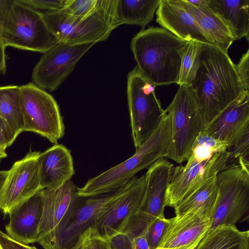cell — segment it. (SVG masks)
I'll return each instance as SVG.
<instances>
[{
  "label": "cell",
  "mask_w": 249,
  "mask_h": 249,
  "mask_svg": "<svg viewBox=\"0 0 249 249\" xmlns=\"http://www.w3.org/2000/svg\"><path fill=\"white\" fill-rule=\"evenodd\" d=\"M77 189L70 180L60 187L43 189L37 241L40 245L53 239L64 229L75 208Z\"/></svg>",
  "instance_id": "cell-15"
},
{
  "label": "cell",
  "mask_w": 249,
  "mask_h": 249,
  "mask_svg": "<svg viewBox=\"0 0 249 249\" xmlns=\"http://www.w3.org/2000/svg\"><path fill=\"white\" fill-rule=\"evenodd\" d=\"M129 181L108 193L88 197L78 196L75 208L64 229L53 239L40 245L44 249H79L99 219L127 191Z\"/></svg>",
  "instance_id": "cell-7"
},
{
  "label": "cell",
  "mask_w": 249,
  "mask_h": 249,
  "mask_svg": "<svg viewBox=\"0 0 249 249\" xmlns=\"http://www.w3.org/2000/svg\"><path fill=\"white\" fill-rule=\"evenodd\" d=\"M228 144L211 136L205 129L196 138L187 159V164L199 163L211 159L214 155L227 151Z\"/></svg>",
  "instance_id": "cell-28"
},
{
  "label": "cell",
  "mask_w": 249,
  "mask_h": 249,
  "mask_svg": "<svg viewBox=\"0 0 249 249\" xmlns=\"http://www.w3.org/2000/svg\"><path fill=\"white\" fill-rule=\"evenodd\" d=\"M213 218L197 211L166 219L158 248H177L194 242L210 230Z\"/></svg>",
  "instance_id": "cell-19"
},
{
  "label": "cell",
  "mask_w": 249,
  "mask_h": 249,
  "mask_svg": "<svg viewBox=\"0 0 249 249\" xmlns=\"http://www.w3.org/2000/svg\"><path fill=\"white\" fill-rule=\"evenodd\" d=\"M160 0H116L114 22L136 25L144 28L154 18Z\"/></svg>",
  "instance_id": "cell-25"
},
{
  "label": "cell",
  "mask_w": 249,
  "mask_h": 249,
  "mask_svg": "<svg viewBox=\"0 0 249 249\" xmlns=\"http://www.w3.org/2000/svg\"><path fill=\"white\" fill-rule=\"evenodd\" d=\"M101 2L102 0H68L63 10L73 16L84 17L96 10Z\"/></svg>",
  "instance_id": "cell-30"
},
{
  "label": "cell",
  "mask_w": 249,
  "mask_h": 249,
  "mask_svg": "<svg viewBox=\"0 0 249 249\" xmlns=\"http://www.w3.org/2000/svg\"><path fill=\"white\" fill-rule=\"evenodd\" d=\"M0 249H37L13 239L0 229Z\"/></svg>",
  "instance_id": "cell-35"
},
{
  "label": "cell",
  "mask_w": 249,
  "mask_h": 249,
  "mask_svg": "<svg viewBox=\"0 0 249 249\" xmlns=\"http://www.w3.org/2000/svg\"><path fill=\"white\" fill-rule=\"evenodd\" d=\"M202 44L196 41L188 42L182 56L178 85L192 84L198 68Z\"/></svg>",
  "instance_id": "cell-29"
},
{
  "label": "cell",
  "mask_w": 249,
  "mask_h": 249,
  "mask_svg": "<svg viewBox=\"0 0 249 249\" xmlns=\"http://www.w3.org/2000/svg\"><path fill=\"white\" fill-rule=\"evenodd\" d=\"M71 151L63 144H55L39 158L40 184L42 189L60 187L74 174Z\"/></svg>",
  "instance_id": "cell-21"
},
{
  "label": "cell",
  "mask_w": 249,
  "mask_h": 249,
  "mask_svg": "<svg viewBox=\"0 0 249 249\" xmlns=\"http://www.w3.org/2000/svg\"><path fill=\"white\" fill-rule=\"evenodd\" d=\"M42 190L9 214L6 233L18 242L28 245L38 241L42 212Z\"/></svg>",
  "instance_id": "cell-20"
},
{
  "label": "cell",
  "mask_w": 249,
  "mask_h": 249,
  "mask_svg": "<svg viewBox=\"0 0 249 249\" xmlns=\"http://www.w3.org/2000/svg\"><path fill=\"white\" fill-rule=\"evenodd\" d=\"M194 249H249V231L220 225L208 231Z\"/></svg>",
  "instance_id": "cell-26"
},
{
  "label": "cell",
  "mask_w": 249,
  "mask_h": 249,
  "mask_svg": "<svg viewBox=\"0 0 249 249\" xmlns=\"http://www.w3.org/2000/svg\"><path fill=\"white\" fill-rule=\"evenodd\" d=\"M132 249H150L146 233L135 237L132 240Z\"/></svg>",
  "instance_id": "cell-38"
},
{
  "label": "cell",
  "mask_w": 249,
  "mask_h": 249,
  "mask_svg": "<svg viewBox=\"0 0 249 249\" xmlns=\"http://www.w3.org/2000/svg\"><path fill=\"white\" fill-rule=\"evenodd\" d=\"M132 240L126 233L119 232L108 241L111 249H132Z\"/></svg>",
  "instance_id": "cell-34"
},
{
  "label": "cell",
  "mask_w": 249,
  "mask_h": 249,
  "mask_svg": "<svg viewBox=\"0 0 249 249\" xmlns=\"http://www.w3.org/2000/svg\"><path fill=\"white\" fill-rule=\"evenodd\" d=\"M8 171H0V190L6 178Z\"/></svg>",
  "instance_id": "cell-43"
},
{
  "label": "cell",
  "mask_w": 249,
  "mask_h": 249,
  "mask_svg": "<svg viewBox=\"0 0 249 249\" xmlns=\"http://www.w3.org/2000/svg\"><path fill=\"white\" fill-rule=\"evenodd\" d=\"M136 66L127 77V96L134 146L140 147L160 125L165 110L155 92Z\"/></svg>",
  "instance_id": "cell-8"
},
{
  "label": "cell",
  "mask_w": 249,
  "mask_h": 249,
  "mask_svg": "<svg viewBox=\"0 0 249 249\" xmlns=\"http://www.w3.org/2000/svg\"><path fill=\"white\" fill-rule=\"evenodd\" d=\"M204 235L202 236L201 237L199 238L198 239H197L196 241H194V242H193L190 244H188L187 245L182 246L181 247L177 248H172V249L157 248L156 249H194L196 247V246L198 244L199 241L203 237Z\"/></svg>",
  "instance_id": "cell-42"
},
{
  "label": "cell",
  "mask_w": 249,
  "mask_h": 249,
  "mask_svg": "<svg viewBox=\"0 0 249 249\" xmlns=\"http://www.w3.org/2000/svg\"><path fill=\"white\" fill-rule=\"evenodd\" d=\"M21 1L33 9L44 12L64 10L68 0H21ZM43 13V12H42Z\"/></svg>",
  "instance_id": "cell-32"
},
{
  "label": "cell",
  "mask_w": 249,
  "mask_h": 249,
  "mask_svg": "<svg viewBox=\"0 0 249 249\" xmlns=\"http://www.w3.org/2000/svg\"><path fill=\"white\" fill-rule=\"evenodd\" d=\"M40 152L30 150L8 170L0 190V211L9 215L42 190L40 184Z\"/></svg>",
  "instance_id": "cell-14"
},
{
  "label": "cell",
  "mask_w": 249,
  "mask_h": 249,
  "mask_svg": "<svg viewBox=\"0 0 249 249\" xmlns=\"http://www.w3.org/2000/svg\"><path fill=\"white\" fill-rule=\"evenodd\" d=\"M5 47L0 39V75H3L6 71Z\"/></svg>",
  "instance_id": "cell-40"
},
{
  "label": "cell",
  "mask_w": 249,
  "mask_h": 249,
  "mask_svg": "<svg viewBox=\"0 0 249 249\" xmlns=\"http://www.w3.org/2000/svg\"><path fill=\"white\" fill-rule=\"evenodd\" d=\"M1 38L5 47L45 53L60 41L47 26L41 12L21 0H12Z\"/></svg>",
  "instance_id": "cell-5"
},
{
  "label": "cell",
  "mask_w": 249,
  "mask_h": 249,
  "mask_svg": "<svg viewBox=\"0 0 249 249\" xmlns=\"http://www.w3.org/2000/svg\"><path fill=\"white\" fill-rule=\"evenodd\" d=\"M7 156V154L5 151H2L0 150V161L3 158Z\"/></svg>",
  "instance_id": "cell-44"
},
{
  "label": "cell",
  "mask_w": 249,
  "mask_h": 249,
  "mask_svg": "<svg viewBox=\"0 0 249 249\" xmlns=\"http://www.w3.org/2000/svg\"><path fill=\"white\" fill-rule=\"evenodd\" d=\"M181 0L207 36L216 46L228 53L234 39L227 26L211 10L208 4L205 7H196L185 0Z\"/></svg>",
  "instance_id": "cell-24"
},
{
  "label": "cell",
  "mask_w": 249,
  "mask_h": 249,
  "mask_svg": "<svg viewBox=\"0 0 249 249\" xmlns=\"http://www.w3.org/2000/svg\"><path fill=\"white\" fill-rule=\"evenodd\" d=\"M205 130L211 136L226 142L228 149L249 133V91H243Z\"/></svg>",
  "instance_id": "cell-17"
},
{
  "label": "cell",
  "mask_w": 249,
  "mask_h": 249,
  "mask_svg": "<svg viewBox=\"0 0 249 249\" xmlns=\"http://www.w3.org/2000/svg\"><path fill=\"white\" fill-rule=\"evenodd\" d=\"M188 3L196 7H205L208 5L207 0H185Z\"/></svg>",
  "instance_id": "cell-41"
},
{
  "label": "cell",
  "mask_w": 249,
  "mask_h": 249,
  "mask_svg": "<svg viewBox=\"0 0 249 249\" xmlns=\"http://www.w3.org/2000/svg\"><path fill=\"white\" fill-rule=\"evenodd\" d=\"M79 249H111L107 240L99 237L87 239Z\"/></svg>",
  "instance_id": "cell-36"
},
{
  "label": "cell",
  "mask_w": 249,
  "mask_h": 249,
  "mask_svg": "<svg viewBox=\"0 0 249 249\" xmlns=\"http://www.w3.org/2000/svg\"><path fill=\"white\" fill-rule=\"evenodd\" d=\"M145 186L144 175L139 178L134 177L129 181L127 191L99 219L88 238L99 237L108 240L120 232L138 211L143 197Z\"/></svg>",
  "instance_id": "cell-16"
},
{
  "label": "cell",
  "mask_w": 249,
  "mask_h": 249,
  "mask_svg": "<svg viewBox=\"0 0 249 249\" xmlns=\"http://www.w3.org/2000/svg\"><path fill=\"white\" fill-rule=\"evenodd\" d=\"M165 111L171 124V136L165 158L181 163L187 160L196 138L206 127L192 86H179Z\"/></svg>",
  "instance_id": "cell-6"
},
{
  "label": "cell",
  "mask_w": 249,
  "mask_h": 249,
  "mask_svg": "<svg viewBox=\"0 0 249 249\" xmlns=\"http://www.w3.org/2000/svg\"><path fill=\"white\" fill-rule=\"evenodd\" d=\"M20 89L23 131L36 133L57 144L65 134V126L56 101L32 82L20 86Z\"/></svg>",
  "instance_id": "cell-10"
},
{
  "label": "cell",
  "mask_w": 249,
  "mask_h": 249,
  "mask_svg": "<svg viewBox=\"0 0 249 249\" xmlns=\"http://www.w3.org/2000/svg\"><path fill=\"white\" fill-rule=\"evenodd\" d=\"M188 42L163 28L150 27L134 36L130 48L139 71L156 87L178 84Z\"/></svg>",
  "instance_id": "cell-2"
},
{
  "label": "cell",
  "mask_w": 249,
  "mask_h": 249,
  "mask_svg": "<svg viewBox=\"0 0 249 249\" xmlns=\"http://www.w3.org/2000/svg\"><path fill=\"white\" fill-rule=\"evenodd\" d=\"M174 167L172 163L161 158L148 168L144 174L145 190L141 206L123 232L134 238L145 234L156 220L165 217V196Z\"/></svg>",
  "instance_id": "cell-11"
},
{
  "label": "cell",
  "mask_w": 249,
  "mask_h": 249,
  "mask_svg": "<svg viewBox=\"0 0 249 249\" xmlns=\"http://www.w3.org/2000/svg\"><path fill=\"white\" fill-rule=\"evenodd\" d=\"M216 177L176 207V215L199 211L213 217L218 196Z\"/></svg>",
  "instance_id": "cell-27"
},
{
  "label": "cell",
  "mask_w": 249,
  "mask_h": 249,
  "mask_svg": "<svg viewBox=\"0 0 249 249\" xmlns=\"http://www.w3.org/2000/svg\"><path fill=\"white\" fill-rule=\"evenodd\" d=\"M216 181L218 199L209 230L220 225L235 226L248 221L249 218V169L238 164H232L218 173Z\"/></svg>",
  "instance_id": "cell-9"
},
{
  "label": "cell",
  "mask_w": 249,
  "mask_h": 249,
  "mask_svg": "<svg viewBox=\"0 0 249 249\" xmlns=\"http://www.w3.org/2000/svg\"><path fill=\"white\" fill-rule=\"evenodd\" d=\"M237 74L245 91H249V50L243 53L239 62L235 64Z\"/></svg>",
  "instance_id": "cell-33"
},
{
  "label": "cell",
  "mask_w": 249,
  "mask_h": 249,
  "mask_svg": "<svg viewBox=\"0 0 249 249\" xmlns=\"http://www.w3.org/2000/svg\"><path fill=\"white\" fill-rule=\"evenodd\" d=\"M116 0H102L99 7L84 17L64 10L43 12V18L60 42L71 44L94 43L107 40L116 28L114 22Z\"/></svg>",
  "instance_id": "cell-4"
},
{
  "label": "cell",
  "mask_w": 249,
  "mask_h": 249,
  "mask_svg": "<svg viewBox=\"0 0 249 249\" xmlns=\"http://www.w3.org/2000/svg\"><path fill=\"white\" fill-rule=\"evenodd\" d=\"M0 120L6 130L10 146L23 131L20 86L0 87Z\"/></svg>",
  "instance_id": "cell-23"
},
{
  "label": "cell",
  "mask_w": 249,
  "mask_h": 249,
  "mask_svg": "<svg viewBox=\"0 0 249 249\" xmlns=\"http://www.w3.org/2000/svg\"><path fill=\"white\" fill-rule=\"evenodd\" d=\"M94 44L60 42L44 53L36 63L32 72V83L45 90H56Z\"/></svg>",
  "instance_id": "cell-12"
},
{
  "label": "cell",
  "mask_w": 249,
  "mask_h": 249,
  "mask_svg": "<svg viewBox=\"0 0 249 249\" xmlns=\"http://www.w3.org/2000/svg\"><path fill=\"white\" fill-rule=\"evenodd\" d=\"M8 147V136L5 128L0 120V150L5 151Z\"/></svg>",
  "instance_id": "cell-39"
},
{
  "label": "cell",
  "mask_w": 249,
  "mask_h": 249,
  "mask_svg": "<svg viewBox=\"0 0 249 249\" xmlns=\"http://www.w3.org/2000/svg\"><path fill=\"white\" fill-rule=\"evenodd\" d=\"M191 86L206 126L245 91L228 53L215 45L203 43Z\"/></svg>",
  "instance_id": "cell-1"
},
{
  "label": "cell",
  "mask_w": 249,
  "mask_h": 249,
  "mask_svg": "<svg viewBox=\"0 0 249 249\" xmlns=\"http://www.w3.org/2000/svg\"><path fill=\"white\" fill-rule=\"evenodd\" d=\"M229 29L234 40L249 39V0H207Z\"/></svg>",
  "instance_id": "cell-22"
},
{
  "label": "cell",
  "mask_w": 249,
  "mask_h": 249,
  "mask_svg": "<svg viewBox=\"0 0 249 249\" xmlns=\"http://www.w3.org/2000/svg\"><path fill=\"white\" fill-rule=\"evenodd\" d=\"M156 14L157 22L179 38L215 45L185 7L181 0H160Z\"/></svg>",
  "instance_id": "cell-18"
},
{
  "label": "cell",
  "mask_w": 249,
  "mask_h": 249,
  "mask_svg": "<svg viewBox=\"0 0 249 249\" xmlns=\"http://www.w3.org/2000/svg\"><path fill=\"white\" fill-rule=\"evenodd\" d=\"M229 153H217L199 163L174 167L167 188L165 205L175 208L228 166Z\"/></svg>",
  "instance_id": "cell-13"
},
{
  "label": "cell",
  "mask_w": 249,
  "mask_h": 249,
  "mask_svg": "<svg viewBox=\"0 0 249 249\" xmlns=\"http://www.w3.org/2000/svg\"><path fill=\"white\" fill-rule=\"evenodd\" d=\"M171 136L170 118L165 111L158 127L131 157L89 179L84 186L78 188V196H98L124 186L136 173L166 157Z\"/></svg>",
  "instance_id": "cell-3"
},
{
  "label": "cell",
  "mask_w": 249,
  "mask_h": 249,
  "mask_svg": "<svg viewBox=\"0 0 249 249\" xmlns=\"http://www.w3.org/2000/svg\"><path fill=\"white\" fill-rule=\"evenodd\" d=\"M11 2L12 0H0V39L1 40L5 19Z\"/></svg>",
  "instance_id": "cell-37"
},
{
  "label": "cell",
  "mask_w": 249,
  "mask_h": 249,
  "mask_svg": "<svg viewBox=\"0 0 249 249\" xmlns=\"http://www.w3.org/2000/svg\"><path fill=\"white\" fill-rule=\"evenodd\" d=\"M166 219L165 217L157 219L148 229L146 238L150 249L158 248L165 227Z\"/></svg>",
  "instance_id": "cell-31"
}]
</instances>
